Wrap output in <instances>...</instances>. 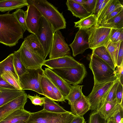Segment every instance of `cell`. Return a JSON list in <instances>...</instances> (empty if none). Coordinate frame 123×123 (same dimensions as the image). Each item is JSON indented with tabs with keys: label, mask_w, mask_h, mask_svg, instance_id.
<instances>
[{
	"label": "cell",
	"mask_w": 123,
	"mask_h": 123,
	"mask_svg": "<svg viewBox=\"0 0 123 123\" xmlns=\"http://www.w3.org/2000/svg\"><path fill=\"white\" fill-rule=\"evenodd\" d=\"M23 29L15 16L8 12L0 14V43L12 47L22 39Z\"/></svg>",
	"instance_id": "cell-1"
},
{
	"label": "cell",
	"mask_w": 123,
	"mask_h": 123,
	"mask_svg": "<svg viewBox=\"0 0 123 123\" xmlns=\"http://www.w3.org/2000/svg\"><path fill=\"white\" fill-rule=\"evenodd\" d=\"M27 2L34 5L51 25L54 33L61 29H65V19L62 13L57 8L46 0H28Z\"/></svg>",
	"instance_id": "cell-2"
},
{
	"label": "cell",
	"mask_w": 123,
	"mask_h": 123,
	"mask_svg": "<svg viewBox=\"0 0 123 123\" xmlns=\"http://www.w3.org/2000/svg\"><path fill=\"white\" fill-rule=\"evenodd\" d=\"M89 60V67L93 74L94 83L113 81L117 79L115 70L92 53L90 55Z\"/></svg>",
	"instance_id": "cell-3"
},
{
	"label": "cell",
	"mask_w": 123,
	"mask_h": 123,
	"mask_svg": "<svg viewBox=\"0 0 123 123\" xmlns=\"http://www.w3.org/2000/svg\"><path fill=\"white\" fill-rule=\"evenodd\" d=\"M76 116L71 112L55 113L43 109L36 112H31L25 123H70Z\"/></svg>",
	"instance_id": "cell-4"
},
{
	"label": "cell",
	"mask_w": 123,
	"mask_h": 123,
	"mask_svg": "<svg viewBox=\"0 0 123 123\" xmlns=\"http://www.w3.org/2000/svg\"><path fill=\"white\" fill-rule=\"evenodd\" d=\"M44 73L42 68L27 69L26 73L19 77L22 90H32L43 95L40 82Z\"/></svg>",
	"instance_id": "cell-5"
},
{
	"label": "cell",
	"mask_w": 123,
	"mask_h": 123,
	"mask_svg": "<svg viewBox=\"0 0 123 123\" xmlns=\"http://www.w3.org/2000/svg\"><path fill=\"white\" fill-rule=\"evenodd\" d=\"M111 29L93 26L86 30L88 37L89 48L93 50L101 46H105L110 40Z\"/></svg>",
	"instance_id": "cell-6"
},
{
	"label": "cell",
	"mask_w": 123,
	"mask_h": 123,
	"mask_svg": "<svg viewBox=\"0 0 123 123\" xmlns=\"http://www.w3.org/2000/svg\"><path fill=\"white\" fill-rule=\"evenodd\" d=\"M52 70L68 83L73 86L82 83L87 73L86 68L83 64L75 67L58 68Z\"/></svg>",
	"instance_id": "cell-7"
},
{
	"label": "cell",
	"mask_w": 123,
	"mask_h": 123,
	"mask_svg": "<svg viewBox=\"0 0 123 123\" xmlns=\"http://www.w3.org/2000/svg\"><path fill=\"white\" fill-rule=\"evenodd\" d=\"M114 81L94 83L92 92L87 97L90 105V110H96L100 104L105 101Z\"/></svg>",
	"instance_id": "cell-8"
},
{
	"label": "cell",
	"mask_w": 123,
	"mask_h": 123,
	"mask_svg": "<svg viewBox=\"0 0 123 123\" xmlns=\"http://www.w3.org/2000/svg\"><path fill=\"white\" fill-rule=\"evenodd\" d=\"M20 59L27 69L42 68L45 60L35 54L24 41L18 50Z\"/></svg>",
	"instance_id": "cell-9"
},
{
	"label": "cell",
	"mask_w": 123,
	"mask_h": 123,
	"mask_svg": "<svg viewBox=\"0 0 123 123\" xmlns=\"http://www.w3.org/2000/svg\"><path fill=\"white\" fill-rule=\"evenodd\" d=\"M54 34L51 25L42 16L40 19L39 28L36 35L44 49L45 60L49 53Z\"/></svg>",
	"instance_id": "cell-10"
},
{
	"label": "cell",
	"mask_w": 123,
	"mask_h": 123,
	"mask_svg": "<svg viewBox=\"0 0 123 123\" xmlns=\"http://www.w3.org/2000/svg\"><path fill=\"white\" fill-rule=\"evenodd\" d=\"M49 54V59L70 55V49L59 30L54 34Z\"/></svg>",
	"instance_id": "cell-11"
},
{
	"label": "cell",
	"mask_w": 123,
	"mask_h": 123,
	"mask_svg": "<svg viewBox=\"0 0 123 123\" xmlns=\"http://www.w3.org/2000/svg\"><path fill=\"white\" fill-rule=\"evenodd\" d=\"M28 3L27 9L25 11L27 30L29 32L37 35L39 28L40 19L42 16L36 7Z\"/></svg>",
	"instance_id": "cell-12"
},
{
	"label": "cell",
	"mask_w": 123,
	"mask_h": 123,
	"mask_svg": "<svg viewBox=\"0 0 123 123\" xmlns=\"http://www.w3.org/2000/svg\"><path fill=\"white\" fill-rule=\"evenodd\" d=\"M83 64L74 59L71 55L45 60L43 64L51 69L64 68L74 67Z\"/></svg>",
	"instance_id": "cell-13"
},
{
	"label": "cell",
	"mask_w": 123,
	"mask_h": 123,
	"mask_svg": "<svg viewBox=\"0 0 123 123\" xmlns=\"http://www.w3.org/2000/svg\"><path fill=\"white\" fill-rule=\"evenodd\" d=\"M27 95L25 93L0 107V122L14 111L24 108L27 101Z\"/></svg>",
	"instance_id": "cell-14"
},
{
	"label": "cell",
	"mask_w": 123,
	"mask_h": 123,
	"mask_svg": "<svg viewBox=\"0 0 123 123\" xmlns=\"http://www.w3.org/2000/svg\"><path fill=\"white\" fill-rule=\"evenodd\" d=\"M88 39L86 31L79 29L76 34L74 40L69 45L72 49L74 57L82 54L89 48Z\"/></svg>",
	"instance_id": "cell-15"
},
{
	"label": "cell",
	"mask_w": 123,
	"mask_h": 123,
	"mask_svg": "<svg viewBox=\"0 0 123 123\" xmlns=\"http://www.w3.org/2000/svg\"><path fill=\"white\" fill-rule=\"evenodd\" d=\"M45 74L51 81L65 97L68 94L72 86L59 75L48 68H45Z\"/></svg>",
	"instance_id": "cell-16"
},
{
	"label": "cell",
	"mask_w": 123,
	"mask_h": 123,
	"mask_svg": "<svg viewBox=\"0 0 123 123\" xmlns=\"http://www.w3.org/2000/svg\"><path fill=\"white\" fill-rule=\"evenodd\" d=\"M121 108H123V106L117 102L116 99L111 102L105 101L100 104L96 110L107 120Z\"/></svg>",
	"instance_id": "cell-17"
},
{
	"label": "cell",
	"mask_w": 123,
	"mask_h": 123,
	"mask_svg": "<svg viewBox=\"0 0 123 123\" xmlns=\"http://www.w3.org/2000/svg\"><path fill=\"white\" fill-rule=\"evenodd\" d=\"M70 106L71 112L77 117H83L90 110V105L88 98L84 94L76 100Z\"/></svg>",
	"instance_id": "cell-18"
},
{
	"label": "cell",
	"mask_w": 123,
	"mask_h": 123,
	"mask_svg": "<svg viewBox=\"0 0 123 123\" xmlns=\"http://www.w3.org/2000/svg\"><path fill=\"white\" fill-rule=\"evenodd\" d=\"M24 41L33 52L44 60L45 53L44 49L36 35L31 34L28 35L24 39Z\"/></svg>",
	"instance_id": "cell-19"
},
{
	"label": "cell",
	"mask_w": 123,
	"mask_h": 123,
	"mask_svg": "<svg viewBox=\"0 0 123 123\" xmlns=\"http://www.w3.org/2000/svg\"><path fill=\"white\" fill-rule=\"evenodd\" d=\"M31 112L24 108L18 109L10 114L0 122V123H15L24 121H26L29 118Z\"/></svg>",
	"instance_id": "cell-20"
},
{
	"label": "cell",
	"mask_w": 123,
	"mask_h": 123,
	"mask_svg": "<svg viewBox=\"0 0 123 123\" xmlns=\"http://www.w3.org/2000/svg\"><path fill=\"white\" fill-rule=\"evenodd\" d=\"M28 5L27 0H0V12H9Z\"/></svg>",
	"instance_id": "cell-21"
},
{
	"label": "cell",
	"mask_w": 123,
	"mask_h": 123,
	"mask_svg": "<svg viewBox=\"0 0 123 123\" xmlns=\"http://www.w3.org/2000/svg\"><path fill=\"white\" fill-rule=\"evenodd\" d=\"M0 89L2 91L0 94V107L25 93L24 90L16 89Z\"/></svg>",
	"instance_id": "cell-22"
},
{
	"label": "cell",
	"mask_w": 123,
	"mask_h": 123,
	"mask_svg": "<svg viewBox=\"0 0 123 123\" xmlns=\"http://www.w3.org/2000/svg\"><path fill=\"white\" fill-rule=\"evenodd\" d=\"M66 4L68 10L70 11L73 16L81 19L90 14L82 5L78 4L72 0H68Z\"/></svg>",
	"instance_id": "cell-23"
},
{
	"label": "cell",
	"mask_w": 123,
	"mask_h": 123,
	"mask_svg": "<svg viewBox=\"0 0 123 123\" xmlns=\"http://www.w3.org/2000/svg\"><path fill=\"white\" fill-rule=\"evenodd\" d=\"M13 53L9 55L5 59L0 62V76L6 72L12 74L19 80V77L15 69L13 62Z\"/></svg>",
	"instance_id": "cell-24"
},
{
	"label": "cell",
	"mask_w": 123,
	"mask_h": 123,
	"mask_svg": "<svg viewBox=\"0 0 123 123\" xmlns=\"http://www.w3.org/2000/svg\"><path fill=\"white\" fill-rule=\"evenodd\" d=\"M40 83L43 95L54 101L60 102L58 98L54 93L52 87L44 72L41 77Z\"/></svg>",
	"instance_id": "cell-25"
},
{
	"label": "cell",
	"mask_w": 123,
	"mask_h": 123,
	"mask_svg": "<svg viewBox=\"0 0 123 123\" xmlns=\"http://www.w3.org/2000/svg\"><path fill=\"white\" fill-rule=\"evenodd\" d=\"M122 6L118 0H109L97 18V26L106 16L117 8Z\"/></svg>",
	"instance_id": "cell-26"
},
{
	"label": "cell",
	"mask_w": 123,
	"mask_h": 123,
	"mask_svg": "<svg viewBox=\"0 0 123 123\" xmlns=\"http://www.w3.org/2000/svg\"><path fill=\"white\" fill-rule=\"evenodd\" d=\"M97 18L94 14L80 19L79 21L74 22V27L86 31L93 26H97Z\"/></svg>",
	"instance_id": "cell-27"
},
{
	"label": "cell",
	"mask_w": 123,
	"mask_h": 123,
	"mask_svg": "<svg viewBox=\"0 0 123 123\" xmlns=\"http://www.w3.org/2000/svg\"><path fill=\"white\" fill-rule=\"evenodd\" d=\"M92 50V53L106 62L115 70L116 68L113 60L105 46H101Z\"/></svg>",
	"instance_id": "cell-28"
},
{
	"label": "cell",
	"mask_w": 123,
	"mask_h": 123,
	"mask_svg": "<svg viewBox=\"0 0 123 123\" xmlns=\"http://www.w3.org/2000/svg\"><path fill=\"white\" fill-rule=\"evenodd\" d=\"M98 26L111 28H123V10L115 16Z\"/></svg>",
	"instance_id": "cell-29"
},
{
	"label": "cell",
	"mask_w": 123,
	"mask_h": 123,
	"mask_svg": "<svg viewBox=\"0 0 123 123\" xmlns=\"http://www.w3.org/2000/svg\"><path fill=\"white\" fill-rule=\"evenodd\" d=\"M43 109L50 112L64 113L68 112L54 101L46 97L43 105Z\"/></svg>",
	"instance_id": "cell-30"
},
{
	"label": "cell",
	"mask_w": 123,
	"mask_h": 123,
	"mask_svg": "<svg viewBox=\"0 0 123 123\" xmlns=\"http://www.w3.org/2000/svg\"><path fill=\"white\" fill-rule=\"evenodd\" d=\"M83 86L80 85L72 86L68 94L65 97V100L68 101L69 105H72L76 100L83 95L82 92Z\"/></svg>",
	"instance_id": "cell-31"
},
{
	"label": "cell",
	"mask_w": 123,
	"mask_h": 123,
	"mask_svg": "<svg viewBox=\"0 0 123 123\" xmlns=\"http://www.w3.org/2000/svg\"><path fill=\"white\" fill-rule=\"evenodd\" d=\"M122 41L113 42L110 40L105 46L113 60L115 68L117 67V59L119 47Z\"/></svg>",
	"instance_id": "cell-32"
},
{
	"label": "cell",
	"mask_w": 123,
	"mask_h": 123,
	"mask_svg": "<svg viewBox=\"0 0 123 123\" xmlns=\"http://www.w3.org/2000/svg\"><path fill=\"white\" fill-rule=\"evenodd\" d=\"M13 53V62L14 67L18 77L27 71V69L24 67L19 57L18 51H15Z\"/></svg>",
	"instance_id": "cell-33"
},
{
	"label": "cell",
	"mask_w": 123,
	"mask_h": 123,
	"mask_svg": "<svg viewBox=\"0 0 123 123\" xmlns=\"http://www.w3.org/2000/svg\"><path fill=\"white\" fill-rule=\"evenodd\" d=\"M1 76L2 78L16 89L22 90L19 81L16 79L10 73L8 72H6Z\"/></svg>",
	"instance_id": "cell-34"
},
{
	"label": "cell",
	"mask_w": 123,
	"mask_h": 123,
	"mask_svg": "<svg viewBox=\"0 0 123 123\" xmlns=\"http://www.w3.org/2000/svg\"><path fill=\"white\" fill-rule=\"evenodd\" d=\"M12 14L16 18L25 32L27 30L25 11L20 8L18 9Z\"/></svg>",
	"instance_id": "cell-35"
},
{
	"label": "cell",
	"mask_w": 123,
	"mask_h": 123,
	"mask_svg": "<svg viewBox=\"0 0 123 123\" xmlns=\"http://www.w3.org/2000/svg\"><path fill=\"white\" fill-rule=\"evenodd\" d=\"M106 120L95 110L93 111L90 115L88 123H106Z\"/></svg>",
	"instance_id": "cell-36"
},
{
	"label": "cell",
	"mask_w": 123,
	"mask_h": 123,
	"mask_svg": "<svg viewBox=\"0 0 123 123\" xmlns=\"http://www.w3.org/2000/svg\"><path fill=\"white\" fill-rule=\"evenodd\" d=\"M110 40L113 42L123 40V28H111L110 34Z\"/></svg>",
	"instance_id": "cell-37"
},
{
	"label": "cell",
	"mask_w": 123,
	"mask_h": 123,
	"mask_svg": "<svg viewBox=\"0 0 123 123\" xmlns=\"http://www.w3.org/2000/svg\"><path fill=\"white\" fill-rule=\"evenodd\" d=\"M106 123H123V108L109 118Z\"/></svg>",
	"instance_id": "cell-38"
},
{
	"label": "cell",
	"mask_w": 123,
	"mask_h": 123,
	"mask_svg": "<svg viewBox=\"0 0 123 123\" xmlns=\"http://www.w3.org/2000/svg\"><path fill=\"white\" fill-rule=\"evenodd\" d=\"M119 81V80L118 79L114 81L109 91L105 101L111 102L116 99V91Z\"/></svg>",
	"instance_id": "cell-39"
},
{
	"label": "cell",
	"mask_w": 123,
	"mask_h": 123,
	"mask_svg": "<svg viewBox=\"0 0 123 123\" xmlns=\"http://www.w3.org/2000/svg\"><path fill=\"white\" fill-rule=\"evenodd\" d=\"M96 1L97 0H85V3L82 6L91 14H94Z\"/></svg>",
	"instance_id": "cell-40"
},
{
	"label": "cell",
	"mask_w": 123,
	"mask_h": 123,
	"mask_svg": "<svg viewBox=\"0 0 123 123\" xmlns=\"http://www.w3.org/2000/svg\"><path fill=\"white\" fill-rule=\"evenodd\" d=\"M27 98L31 101L32 104L35 105H39L42 106L45 103V100L46 97H41L38 96L37 94L36 95L32 96L29 94L27 95Z\"/></svg>",
	"instance_id": "cell-41"
},
{
	"label": "cell",
	"mask_w": 123,
	"mask_h": 123,
	"mask_svg": "<svg viewBox=\"0 0 123 123\" xmlns=\"http://www.w3.org/2000/svg\"><path fill=\"white\" fill-rule=\"evenodd\" d=\"M123 85L119 81L116 93V99L117 102L121 106L123 105Z\"/></svg>",
	"instance_id": "cell-42"
},
{
	"label": "cell",
	"mask_w": 123,
	"mask_h": 123,
	"mask_svg": "<svg viewBox=\"0 0 123 123\" xmlns=\"http://www.w3.org/2000/svg\"><path fill=\"white\" fill-rule=\"evenodd\" d=\"M123 40L121 41L120 45L117 54V67L121 66L123 63Z\"/></svg>",
	"instance_id": "cell-43"
},
{
	"label": "cell",
	"mask_w": 123,
	"mask_h": 123,
	"mask_svg": "<svg viewBox=\"0 0 123 123\" xmlns=\"http://www.w3.org/2000/svg\"><path fill=\"white\" fill-rule=\"evenodd\" d=\"M123 10V6L117 8L109 15L106 16L101 21L100 24H102L118 14Z\"/></svg>",
	"instance_id": "cell-44"
},
{
	"label": "cell",
	"mask_w": 123,
	"mask_h": 123,
	"mask_svg": "<svg viewBox=\"0 0 123 123\" xmlns=\"http://www.w3.org/2000/svg\"><path fill=\"white\" fill-rule=\"evenodd\" d=\"M123 63L121 66L117 67V69L115 70L116 76L119 80V81L123 85Z\"/></svg>",
	"instance_id": "cell-45"
},
{
	"label": "cell",
	"mask_w": 123,
	"mask_h": 123,
	"mask_svg": "<svg viewBox=\"0 0 123 123\" xmlns=\"http://www.w3.org/2000/svg\"><path fill=\"white\" fill-rule=\"evenodd\" d=\"M0 88L11 89H16L2 78L1 76H0Z\"/></svg>",
	"instance_id": "cell-46"
},
{
	"label": "cell",
	"mask_w": 123,
	"mask_h": 123,
	"mask_svg": "<svg viewBox=\"0 0 123 123\" xmlns=\"http://www.w3.org/2000/svg\"><path fill=\"white\" fill-rule=\"evenodd\" d=\"M109 0H105L104 2L99 6L95 8L94 13V14L97 17H98L101 13L105 6Z\"/></svg>",
	"instance_id": "cell-47"
},
{
	"label": "cell",
	"mask_w": 123,
	"mask_h": 123,
	"mask_svg": "<svg viewBox=\"0 0 123 123\" xmlns=\"http://www.w3.org/2000/svg\"><path fill=\"white\" fill-rule=\"evenodd\" d=\"M86 122L83 117L76 116L70 123H86Z\"/></svg>",
	"instance_id": "cell-48"
},
{
	"label": "cell",
	"mask_w": 123,
	"mask_h": 123,
	"mask_svg": "<svg viewBox=\"0 0 123 123\" xmlns=\"http://www.w3.org/2000/svg\"><path fill=\"white\" fill-rule=\"evenodd\" d=\"M76 3L82 5L85 3V0H72Z\"/></svg>",
	"instance_id": "cell-49"
},
{
	"label": "cell",
	"mask_w": 123,
	"mask_h": 123,
	"mask_svg": "<svg viewBox=\"0 0 123 123\" xmlns=\"http://www.w3.org/2000/svg\"><path fill=\"white\" fill-rule=\"evenodd\" d=\"M104 1L105 0H97L95 8L102 4Z\"/></svg>",
	"instance_id": "cell-50"
},
{
	"label": "cell",
	"mask_w": 123,
	"mask_h": 123,
	"mask_svg": "<svg viewBox=\"0 0 123 123\" xmlns=\"http://www.w3.org/2000/svg\"><path fill=\"white\" fill-rule=\"evenodd\" d=\"M25 122L24 121H20L15 123H25Z\"/></svg>",
	"instance_id": "cell-51"
},
{
	"label": "cell",
	"mask_w": 123,
	"mask_h": 123,
	"mask_svg": "<svg viewBox=\"0 0 123 123\" xmlns=\"http://www.w3.org/2000/svg\"><path fill=\"white\" fill-rule=\"evenodd\" d=\"M2 92V91L0 89V94Z\"/></svg>",
	"instance_id": "cell-52"
}]
</instances>
